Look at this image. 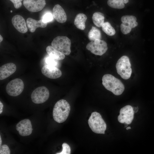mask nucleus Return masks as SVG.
<instances>
[{"mask_svg":"<svg viewBox=\"0 0 154 154\" xmlns=\"http://www.w3.org/2000/svg\"><path fill=\"white\" fill-rule=\"evenodd\" d=\"M102 80V84L105 88L116 95H121L124 90L123 83L119 79L111 74L104 75Z\"/></svg>","mask_w":154,"mask_h":154,"instance_id":"1","label":"nucleus"},{"mask_svg":"<svg viewBox=\"0 0 154 154\" xmlns=\"http://www.w3.org/2000/svg\"><path fill=\"white\" fill-rule=\"evenodd\" d=\"M70 110V105L66 100L62 99L58 101L55 104L53 109V116L54 120L59 123L63 122L67 118Z\"/></svg>","mask_w":154,"mask_h":154,"instance_id":"2","label":"nucleus"},{"mask_svg":"<svg viewBox=\"0 0 154 154\" xmlns=\"http://www.w3.org/2000/svg\"><path fill=\"white\" fill-rule=\"evenodd\" d=\"M88 123L92 131L98 134H105L107 125L100 114L97 112H93L89 118Z\"/></svg>","mask_w":154,"mask_h":154,"instance_id":"3","label":"nucleus"},{"mask_svg":"<svg viewBox=\"0 0 154 154\" xmlns=\"http://www.w3.org/2000/svg\"><path fill=\"white\" fill-rule=\"evenodd\" d=\"M117 72L123 79L127 80L130 78L132 73L131 64L129 57L123 56L118 60L116 65Z\"/></svg>","mask_w":154,"mask_h":154,"instance_id":"4","label":"nucleus"},{"mask_svg":"<svg viewBox=\"0 0 154 154\" xmlns=\"http://www.w3.org/2000/svg\"><path fill=\"white\" fill-rule=\"evenodd\" d=\"M51 46L66 55L71 52L70 40L67 37L58 36L54 38L51 43Z\"/></svg>","mask_w":154,"mask_h":154,"instance_id":"5","label":"nucleus"},{"mask_svg":"<svg viewBox=\"0 0 154 154\" xmlns=\"http://www.w3.org/2000/svg\"><path fill=\"white\" fill-rule=\"evenodd\" d=\"M86 47L92 54L100 56H102L105 53L108 49L106 42L100 39H96L93 41L89 42Z\"/></svg>","mask_w":154,"mask_h":154,"instance_id":"6","label":"nucleus"},{"mask_svg":"<svg viewBox=\"0 0 154 154\" xmlns=\"http://www.w3.org/2000/svg\"><path fill=\"white\" fill-rule=\"evenodd\" d=\"M24 88L23 80L19 78H15L9 82L6 87V91L9 96H16L22 93Z\"/></svg>","mask_w":154,"mask_h":154,"instance_id":"7","label":"nucleus"},{"mask_svg":"<svg viewBox=\"0 0 154 154\" xmlns=\"http://www.w3.org/2000/svg\"><path fill=\"white\" fill-rule=\"evenodd\" d=\"M49 96V91L44 86L37 88L33 91L31 95L32 102L36 104L44 102L48 99Z\"/></svg>","mask_w":154,"mask_h":154,"instance_id":"8","label":"nucleus"},{"mask_svg":"<svg viewBox=\"0 0 154 154\" xmlns=\"http://www.w3.org/2000/svg\"><path fill=\"white\" fill-rule=\"evenodd\" d=\"M134 112L133 107L130 105H126L122 108L120 110L118 120L121 123L130 124L133 119Z\"/></svg>","mask_w":154,"mask_h":154,"instance_id":"9","label":"nucleus"},{"mask_svg":"<svg viewBox=\"0 0 154 154\" xmlns=\"http://www.w3.org/2000/svg\"><path fill=\"white\" fill-rule=\"evenodd\" d=\"M16 127L19 134L22 136L30 135L33 130L31 122L27 119H23L19 122L17 124Z\"/></svg>","mask_w":154,"mask_h":154,"instance_id":"10","label":"nucleus"},{"mask_svg":"<svg viewBox=\"0 0 154 154\" xmlns=\"http://www.w3.org/2000/svg\"><path fill=\"white\" fill-rule=\"evenodd\" d=\"M23 5L29 11L33 12L41 11L46 5L45 0H24Z\"/></svg>","mask_w":154,"mask_h":154,"instance_id":"11","label":"nucleus"},{"mask_svg":"<svg viewBox=\"0 0 154 154\" xmlns=\"http://www.w3.org/2000/svg\"><path fill=\"white\" fill-rule=\"evenodd\" d=\"M42 73L46 77L52 79L60 77L62 75L61 71L56 67L47 64L41 69Z\"/></svg>","mask_w":154,"mask_h":154,"instance_id":"12","label":"nucleus"},{"mask_svg":"<svg viewBox=\"0 0 154 154\" xmlns=\"http://www.w3.org/2000/svg\"><path fill=\"white\" fill-rule=\"evenodd\" d=\"M12 23L15 28L21 33H25L28 31L24 18L21 15H16L12 19Z\"/></svg>","mask_w":154,"mask_h":154,"instance_id":"13","label":"nucleus"},{"mask_svg":"<svg viewBox=\"0 0 154 154\" xmlns=\"http://www.w3.org/2000/svg\"><path fill=\"white\" fill-rule=\"evenodd\" d=\"M17 67L13 63L5 64L0 67V80L5 79L13 74L16 71Z\"/></svg>","mask_w":154,"mask_h":154,"instance_id":"14","label":"nucleus"},{"mask_svg":"<svg viewBox=\"0 0 154 154\" xmlns=\"http://www.w3.org/2000/svg\"><path fill=\"white\" fill-rule=\"evenodd\" d=\"M53 16L58 23H63L67 19L66 14L62 7L59 5H55L52 9Z\"/></svg>","mask_w":154,"mask_h":154,"instance_id":"15","label":"nucleus"},{"mask_svg":"<svg viewBox=\"0 0 154 154\" xmlns=\"http://www.w3.org/2000/svg\"><path fill=\"white\" fill-rule=\"evenodd\" d=\"M27 28L31 33L34 32L38 27L44 28L46 27L47 23L44 22L42 19L36 20L31 18H28L26 20Z\"/></svg>","mask_w":154,"mask_h":154,"instance_id":"16","label":"nucleus"},{"mask_svg":"<svg viewBox=\"0 0 154 154\" xmlns=\"http://www.w3.org/2000/svg\"><path fill=\"white\" fill-rule=\"evenodd\" d=\"M46 50L50 56L58 60H63L65 58V54L52 46H48L46 48Z\"/></svg>","mask_w":154,"mask_h":154,"instance_id":"17","label":"nucleus"},{"mask_svg":"<svg viewBox=\"0 0 154 154\" xmlns=\"http://www.w3.org/2000/svg\"><path fill=\"white\" fill-rule=\"evenodd\" d=\"M87 19L86 16L84 13L77 14L74 19V24L78 29L84 30L86 27L85 22Z\"/></svg>","mask_w":154,"mask_h":154,"instance_id":"18","label":"nucleus"},{"mask_svg":"<svg viewBox=\"0 0 154 154\" xmlns=\"http://www.w3.org/2000/svg\"><path fill=\"white\" fill-rule=\"evenodd\" d=\"M121 21L124 25L129 26L131 29L137 27L138 23L136 21L135 17L133 15H124L121 18Z\"/></svg>","mask_w":154,"mask_h":154,"instance_id":"19","label":"nucleus"},{"mask_svg":"<svg viewBox=\"0 0 154 154\" xmlns=\"http://www.w3.org/2000/svg\"><path fill=\"white\" fill-rule=\"evenodd\" d=\"M94 24L98 27H102L104 24V15L102 13L97 12H95L92 17Z\"/></svg>","mask_w":154,"mask_h":154,"instance_id":"20","label":"nucleus"},{"mask_svg":"<svg viewBox=\"0 0 154 154\" xmlns=\"http://www.w3.org/2000/svg\"><path fill=\"white\" fill-rule=\"evenodd\" d=\"M88 37L91 41H93L96 39H100L101 38V32L96 27L92 26L88 33Z\"/></svg>","mask_w":154,"mask_h":154,"instance_id":"21","label":"nucleus"},{"mask_svg":"<svg viewBox=\"0 0 154 154\" xmlns=\"http://www.w3.org/2000/svg\"><path fill=\"white\" fill-rule=\"evenodd\" d=\"M102 27L103 31L109 36H112L116 34L114 29L108 22H104Z\"/></svg>","mask_w":154,"mask_h":154,"instance_id":"22","label":"nucleus"},{"mask_svg":"<svg viewBox=\"0 0 154 154\" xmlns=\"http://www.w3.org/2000/svg\"><path fill=\"white\" fill-rule=\"evenodd\" d=\"M107 4L111 7L117 9H121L125 7L124 3L119 0H108Z\"/></svg>","mask_w":154,"mask_h":154,"instance_id":"23","label":"nucleus"},{"mask_svg":"<svg viewBox=\"0 0 154 154\" xmlns=\"http://www.w3.org/2000/svg\"><path fill=\"white\" fill-rule=\"evenodd\" d=\"M62 149L59 153H57L56 154H70L71 153V149L69 145L67 143H63L62 144Z\"/></svg>","mask_w":154,"mask_h":154,"instance_id":"24","label":"nucleus"},{"mask_svg":"<svg viewBox=\"0 0 154 154\" xmlns=\"http://www.w3.org/2000/svg\"><path fill=\"white\" fill-rule=\"evenodd\" d=\"M45 61L47 64L56 67L58 65V60L52 58L49 56L46 58Z\"/></svg>","mask_w":154,"mask_h":154,"instance_id":"25","label":"nucleus"},{"mask_svg":"<svg viewBox=\"0 0 154 154\" xmlns=\"http://www.w3.org/2000/svg\"><path fill=\"white\" fill-rule=\"evenodd\" d=\"M53 19V16L50 13L45 14L43 17L42 20L44 22L47 23L51 21Z\"/></svg>","mask_w":154,"mask_h":154,"instance_id":"26","label":"nucleus"},{"mask_svg":"<svg viewBox=\"0 0 154 154\" xmlns=\"http://www.w3.org/2000/svg\"><path fill=\"white\" fill-rule=\"evenodd\" d=\"M120 27L121 32L125 35L129 33L132 29L129 26H126L122 23L121 24Z\"/></svg>","mask_w":154,"mask_h":154,"instance_id":"27","label":"nucleus"},{"mask_svg":"<svg viewBox=\"0 0 154 154\" xmlns=\"http://www.w3.org/2000/svg\"><path fill=\"white\" fill-rule=\"evenodd\" d=\"M0 154H10V150L8 146L7 145L4 144L0 147Z\"/></svg>","mask_w":154,"mask_h":154,"instance_id":"28","label":"nucleus"},{"mask_svg":"<svg viewBox=\"0 0 154 154\" xmlns=\"http://www.w3.org/2000/svg\"><path fill=\"white\" fill-rule=\"evenodd\" d=\"M13 4L14 7L16 9L20 8L21 6V1L23 0H9Z\"/></svg>","mask_w":154,"mask_h":154,"instance_id":"29","label":"nucleus"},{"mask_svg":"<svg viewBox=\"0 0 154 154\" xmlns=\"http://www.w3.org/2000/svg\"><path fill=\"white\" fill-rule=\"evenodd\" d=\"M3 103L0 101V114H1L3 110Z\"/></svg>","mask_w":154,"mask_h":154,"instance_id":"30","label":"nucleus"},{"mask_svg":"<svg viewBox=\"0 0 154 154\" xmlns=\"http://www.w3.org/2000/svg\"><path fill=\"white\" fill-rule=\"evenodd\" d=\"M133 108L134 113L137 112L138 110V108L137 107L134 108L133 107Z\"/></svg>","mask_w":154,"mask_h":154,"instance_id":"31","label":"nucleus"},{"mask_svg":"<svg viewBox=\"0 0 154 154\" xmlns=\"http://www.w3.org/2000/svg\"><path fill=\"white\" fill-rule=\"evenodd\" d=\"M129 0H123L122 2L124 3H127L128 2Z\"/></svg>","mask_w":154,"mask_h":154,"instance_id":"32","label":"nucleus"},{"mask_svg":"<svg viewBox=\"0 0 154 154\" xmlns=\"http://www.w3.org/2000/svg\"><path fill=\"white\" fill-rule=\"evenodd\" d=\"M3 40V38L1 35H0V42H1Z\"/></svg>","mask_w":154,"mask_h":154,"instance_id":"33","label":"nucleus"},{"mask_svg":"<svg viewBox=\"0 0 154 154\" xmlns=\"http://www.w3.org/2000/svg\"><path fill=\"white\" fill-rule=\"evenodd\" d=\"M2 144V140H1V135L0 136V147H1V145Z\"/></svg>","mask_w":154,"mask_h":154,"instance_id":"34","label":"nucleus"},{"mask_svg":"<svg viewBox=\"0 0 154 154\" xmlns=\"http://www.w3.org/2000/svg\"><path fill=\"white\" fill-rule=\"evenodd\" d=\"M131 129V128L130 127H127L126 128V129L127 130H128L129 129Z\"/></svg>","mask_w":154,"mask_h":154,"instance_id":"35","label":"nucleus"},{"mask_svg":"<svg viewBox=\"0 0 154 154\" xmlns=\"http://www.w3.org/2000/svg\"><path fill=\"white\" fill-rule=\"evenodd\" d=\"M10 12H11V13H12L13 12V11H12L11 10Z\"/></svg>","mask_w":154,"mask_h":154,"instance_id":"36","label":"nucleus"}]
</instances>
